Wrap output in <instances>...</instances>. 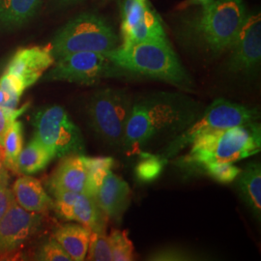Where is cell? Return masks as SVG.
Returning a JSON list of instances; mask_svg holds the SVG:
<instances>
[{
    "mask_svg": "<svg viewBox=\"0 0 261 261\" xmlns=\"http://www.w3.org/2000/svg\"><path fill=\"white\" fill-rule=\"evenodd\" d=\"M0 89L7 94L15 103L19 105L27 87L19 76L4 72L0 76Z\"/></svg>",
    "mask_w": 261,
    "mask_h": 261,
    "instance_id": "30",
    "label": "cell"
},
{
    "mask_svg": "<svg viewBox=\"0 0 261 261\" xmlns=\"http://www.w3.org/2000/svg\"><path fill=\"white\" fill-rule=\"evenodd\" d=\"M133 101L123 89L105 88L91 96L87 103L90 127L103 142L122 149Z\"/></svg>",
    "mask_w": 261,
    "mask_h": 261,
    "instance_id": "7",
    "label": "cell"
},
{
    "mask_svg": "<svg viewBox=\"0 0 261 261\" xmlns=\"http://www.w3.org/2000/svg\"><path fill=\"white\" fill-rule=\"evenodd\" d=\"M9 179L8 169L4 166V163H3L2 159L0 157V183L9 182Z\"/></svg>",
    "mask_w": 261,
    "mask_h": 261,
    "instance_id": "34",
    "label": "cell"
},
{
    "mask_svg": "<svg viewBox=\"0 0 261 261\" xmlns=\"http://www.w3.org/2000/svg\"><path fill=\"white\" fill-rule=\"evenodd\" d=\"M108 217L98 205L95 197L79 193L72 206L70 222L75 221L90 230L105 232Z\"/></svg>",
    "mask_w": 261,
    "mask_h": 261,
    "instance_id": "19",
    "label": "cell"
},
{
    "mask_svg": "<svg viewBox=\"0 0 261 261\" xmlns=\"http://www.w3.org/2000/svg\"><path fill=\"white\" fill-rule=\"evenodd\" d=\"M84 160L88 173L89 193L90 196H95L103 178L113 168L114 160L112 157H87L84 155Z\"/></svg>",
    "mask_w": 261,
    "mask_h": 261,
    "instance_id": "24",
    "label": "cell"
},
{
    "mask_svg": "<svg viewBox=\"0 0 261 261\" xmlns=\"http://www.w3.org/2000/svg\"><path fill=\"white\" fill-rule=\"evenodd\" d=\"M247 16L243 0H213L194 22V33L203 47L218 55L229 49Z\"/></svg>",
    "mask_w": 261,
    "mask_h": 261,
    "instance_id": "6",
    "label": "cell"
},
{
    "mask_svg": "<svg viewBox=\"0 0 261 261\" xmlns=\"http://www.w3.org/2000/svg\"><path fill=\"white\" fill-rule=\"evenodd\" d=\"M199 254L180 247H165L163 249H158L151 252L147 259L157 261H178V260H196L199 259Z\"/></svg>",
    "mask_w": 261,
    "mask_h": 261,
    "instance_id": "28",
    "label": "cell"
},
{
    "mask_svg": "<svg viewBox=\"0 0 261 261\" xmlns=\"http://www.w3.org/2000/svg\"><path fill=\"white\" fill-rule=\"evenodd\" d=\"M14 201L15 197L12 189L9 188V182L0 183V220L9 210Z\"/></svg>",
    "mask_w": 261,
    "mask_h": 261,
    "instance_id": "32",
    "label": "cell"
},
{
    "mask_svg": "<svg viewBox=\"0 0 261 261\" xmlns=\"http://www.w3.org/2000/svg\"><path fill=\"white\" fill-rule=\"evenodd\" d=\"M83 0H57L58 4H60L61 6H70V5H74L79 2H81Z\"/></svg>",
    "mask_w": 261,
    "mask_h": 261,
    "instance_id": "36",
    "label": "cell"
},
{
    "mask_svg": "<svg viewBox=\"0 0 261 261\" xmlns=\"http://www.w3.org/2000/svg\"><path fill=\"white\" fill-rule=\"evenodd\" d=\"M43 214L29 212L16 202L0 220V258L17 252L41 230Z\"/></svg>",
    "mask_w": 261,
    "mask_h": 261,
    "instance_id": "12",
    "label": "cell"
},
{
    "mask_svg": "<svg viewBox=\"0 0 261 261\" xmlns=\"http://www.w3.org/2000/svg\"><path fill=\"white\" fill-rule=\"evenodd\" d=\"M106 56L122 71L148 76L189 90L193 82L168 40L116 47Z\"/></svg>",
    "mask_w": 261,
    "mask_h": 261,
    "instance_id": "2",
    "label": "cell"
},
{
    "mask_svg": "<svg viewBox=\"0 0 261 261\" xmlns=\"http://www.w3.org/2000/svg\"><path fill=\"white\" fill-rule=\"evenodd\" d=\"M236 187L245 204L258 221L261 217V167L259 163L252 162L241 169L235 179Z\"/></svg>",
    "mask_w": 261,
    "mask_h": 261,
    "instance_id": "17",
    "label": "cell"
},
{
    "mask_svg": "<svg viewBox=\"0 0 261 261\" xmlns=\"http://www.w3.org/2000/svg\"><path fill=\"white\" fill-rule=\"evenodd\" d=\"M120 70L103 54L80 51L61 57L44 76L46 82L93 85Z\"/></svg>",
    "mask_w": 261,
    "mask_h": 261,
    "instance_id": "9",
    "label": "cell"
},
{
    "mask_svg": "<svg viewBox=\"0 0 261 261\" xmlns=\"http://www.w3.org/2000/svg\"><path fill=\"white\" fill-rule=\"evenodd\" d=\"M227 71L249 75L260 64L261 19L259 13L248 15L229 47Z\"/></svg>",
    "mask_w": 261,
    "mask_h": 261,
    "instance_id": "11",
    "label": "cell"
},
{
    "mask_svg": "<svg viewBox=\"0 0 261 261\" xmlns=\"http://www.w3.org/2000/svg\"><path fill=\"white\" fill-rule=\"evenodd\" d=\"M34 137L49 150L56 158L84 155V137L80 128L60 106L43 107L32 117Z\"/></svg>",
    "mask_w": 261,
    "mask_h": 261,
    "instance_id": "8",
    "label": "cell"
},
{
    "mask_svg": "<svg viewBox=\"0 0 261 261\" xmlns=\"http://www.w3.org/2000/svg\"><path fill=\"white\" fill-rule=\"evenodd\" d=\"M85 259L90 261H112L109 236L105 232H91Z\"/></svg>",
    "mask_w": 261,
    "mask_h": 261,
    "instance_id": "27",
    "label": "cell"
},
{
    "mask_svg": "<svg viewBox=\"0 0 261 261\" xmlns=\"http://www.w3.org/2000/svg\"><path fill=\"white\" fill-rule=\"evenodd\" d=\"M118 36L111 23L95 13H82L70 19L53 38L49 47L57 60L80 51L107 55L118 47Z\"/></svg>",
    "mask_w": 261,
    "mask_h": 261,
    "instance_id": "4",
    "label": "cell"
},
{
    "mask_svg": "<svg viewBox=\"0 0 261 261\" xmlns=\"http://www.w3.org/2000/svg\"><path fill=\"white\" fill-rule=\"evenodd\" d=\"M55 159L53 153L33 137L28 145L22 148L18 159V172L23 175H32L47 168Z\"/></svg>",
    "mask_w": 261,
    "mask_h": 261,
    "instance_id": "21",
    "label": "cell"
},
{
    "mask_svg": "<svg viewBox=\"0 0 261 261\" xmlns=\"http://www.w3.org/2000/svg\"><path fill=\"white\" fill-rule=\"evenodd\" d=\"M47 187L51 194L58 191H68L90 196L84 155H70L62 158L59 166L48 178Z\"/></svg>",
    "mask_w": 261,
    "mask_h": 261,
    "instance_id": "14",
    "label": "cell"
},
{
    "mask_svg": "<svg viewBox=\"0 0 261 261\" xmlns=\"http://www.w3.org/2000/svg\"><path fill=\"white\" fill-rule=\"evenodd\" d=\"M138 162L135 173L141 183H149L158 179L168 163V159L162 154H154L151 151H142L138 154Z\"/></svg>",
    "mask_w": 261,
    "mask_h": 261,
    "instance_id": "23",
    "label": "cell"
},
{
    "mask_svg": "<svg viewBox=\"0 0 261 261\" xmlns=\"http://www.w3.org/2000/svg\"><path fill=\"white\" fill-rule=\"evenodd\" d=\"M261 128L257 121L198 137L191 144L183 164L195 169L206 163H235L260 151Z\"/></svg>",
    "mask_w": 261,
    "mask_h": 261,
    "instance_id": "3",
    "label": "cell"
},
{
    "mask_svg": "<svg viewBox=\"0 0 261 261\" xmlns=\"http://www.w3.org/2000/svg\"><path fill=\"white\" fill-rule=\"evenodd\" d=\"M121 47L168 40L165 28L150 0H124L121 7Z\"/></svg>",
    "mask_w": 261,
    "mask_h": 261,
    "instance_id": "10",
    "label": "cell"
},
{
    "mask_svg": "<svg viewBox=\"0 0 261 261\" xmlns=\"http://www.w3.org/2000/svg\"><path fill=\"white\" fill-rule=\"evenodd\" d=\"M212 1L213 0H186L184 3V6L188 7L191 5H200L204 8L206 6H208Z\"/></svg>",
    "mask_w": 261,
    "mask_h": 261,
    "instance_id": "35",
    "label": "cell"
},
{
    "mask_svg": "<svg viewBox=\"0 0 261 261\" xmlns=\"http://www.w3.org/2000/svg\"><path fill=\"white\" fill-rule=\"evenodd\" d=\"M35 260L72 261L69 254L54 237L41 245L34 256Z\"/></svg>",
    "mask_w": 261,
    "mask_h": 261,
    "instance_id": "29",
    "label": "cell"
},
{
    "mask_svg": "<svg viewBox=\"0 0 261 261\" xmlns=\"http://www.w3.org/2000/svg\"><path fill=\"white\" fill-rule=\"evenodd\" d=\"M202 111L196 101L181 94L158 92L142 97L133 102L122 149L138 155L168 138L174 139Z\"/></svg>",
    "mask_w": 261,
    "mask_h": 261,
    "instance_id": "1",
    "label": "cell"
},
{
    "mask_svg": "<svg viewBox=\"0 0 261 261\" xmlns=\"http://www.w3.org/2000/svg\"><path fill=\"white\" fill-rule=\"evenodd\" d=\"M55 62L49 45L23 47L11 57L5 72L19 76L28 89L36 84Z\"/></svg>",
    "mask_w": 261,
    "mask_h": 261,
    "instance_id": "13",
    "label": "cell"
},
{
    "mask_svg": "<svg viewBox=\"0 0 261 261\" xmlns=\"http://www.w3.org/2000/svg\"><path fill=\"white\" fill-rule=\"evenodd\" d=\"M0 107L6 109H18V103H15L7 94L0 89Z\"/></svg>",
    "mask_w": 261,
    "mask_h": 261,
    "instance_id": "33",
    "label": "cell"
},
{
    "mask_svg": "<svg viewBox=\"0 0 261 261\" xmlns=\"http://www.w3.org/2000/svg\"><path fill=\"white\" fill-rule=\"evenodd\" d=\"M258 119L259 112L257 109L233 103L224 98L216 99L201 112L195 121L172 139L161 154L168 160L176 156L200 136Z\"/></svg>",
    "mask_w": 261,
    "mask_h": 261,
    "instance_id": "5",
    "label": "cell"
},
{
    "mask_svg": "<svg viewBox=\"0 0 261 261\" xmlns=\"http://www.w3.org/2000/svg\"><path fill=\"white\" fill-rule=\"evenodd\" d=\"M44 0H0V28H22L37 15Z\"/></svg>",
    "mask_w": 261,
    "mask_h": 261,
    "instance_id": "18",
    "label": "cell"
},
{
    "mask_svg": "<svg viewBox=\"0 0 261 261\" xmlns=\"http://www.w3.org/2000/svg\"><path fill=\"white\" fill-rule=\"evenodd\" d=\"M94 197L106 216L118 222L121 221L123 215L130 205V187L126 181L111 170L103 178Z\"/></svg>",
    "mask_w": 261,
    "mask_h": 261,
    "instance_id": "15",
    "label": "cell"
},
{
    "mask_svg": "<svg viewBox=\"0 0 261 261\" xmlns=\"http://www.w3.org/2000/svg\"><path fill=\"white\" fill-rule=\"evenodd\" d=\"M196 168L221 184L233 182L241 172V168L234 166L233 163L212 162L200 165Z\"/></svg>",
    "mask_w": 261,
    "mask_h": 261,
    "instance_id": "25",
    "label": "cell"
},
{
    "mask_svg": "<svg viewBox=\"0 0 261 261\" xmlns=\"http://www.w3.org/2000/svg\"><path fill=\"white\" fill-rule=\"evenodd\" d=\"M23 130L21 122L16 120L12 123L4 135L1 145V159L6 168L14 172H18V159L22 150Z\"/></svg>",
    "mask_w": 261,
    "mask_h": 261,
    "instance_id": "22",
    "label": "cell"
},
{
    "mask_svg": "<svg viewBox=\"0 0 261 261\" xmlns=\"http://www.w3.org/2000/svg\"><path fill=\"white\" fill-rule=\"evenodd\" d=\"M112 249V260L132 261L134 259V246L126 231L112 229L109 235Z\"/></svg>",
    "mask_w": 261,
    "mask_h": 261,
    "instance_id": "26",
    "label": "cell"
},
{
    "mask_svg": "<svg viewBox=\"0 0 261 261\" xmlns=\"http://www.w3.org/2000/svg\"><path fill=\"white\" fill-rule=\"evenodd\" d=\"M12 191L16 202L29 212L44 214L55 208L54 199L47 195L41 182L30 175L18 178Z\"/></svg>",
    "mask_w": 261,
    "mask_h": 261,
    "instance_id": "16",
    "label": "cell"
},
{
    "mask_svg": "<svg viewBox=\"0 0 261 261\" xmlns=\"http://www.w3.org/2000/svg\"><path fill=\"white\" fill-rule=\"evenodd\" d=\"M29 103H25L20 109H6L0 107V157H1V145L5 133L8 130L13 122L16 121L21 114L27 112Z\"/></svg>",
    "mask_w": 261,
    "mask_h": 261,
    "instance_id": "31",
    "label": "cell"
},
{
    "mask_svg": "<svg viewBox=\"0 0 261 261\" xmlns=\"http://www.w3.org/2000/svg\"><path fill=\"white\" fill-rule=\"evenodd\" d=\"M90 233V230L82 224H66L58 227L53 237L72 260L83 261L88 251Z\"/></svg>",
    "mask_w": 261,
    "mask_h": 261,
    "instance_id": "20",
    "label": "cell"
}]
</instances>
